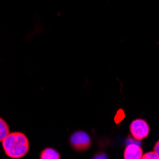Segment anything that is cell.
I'll return each mask as SVG.
<instances>
[{
	"label": "cell",
	"mask_w": 159,
	"mask_h": 159,
	"mask_svg": "<svg viewBox=\"0 0 159 159\" xmlns=\"http://www.w3.org/2000/svg\"><path fill=\"white\" fill-rule=\"evenodd\" d=\"M2 146L7 156L21 158L29 152V140L22 133H10L2 141Z\"/></svg>",
	"instance_id": "6da1fadb"
},
{
	"label": "cell",
	"mask_w": 159,
	"mask_h": 159,
	"mask_svg": "<svg viewBox=\"0 0 159 159\" xmlns=\"http://www.w3.org/2000/svg\"><path fill=\"white\" fill-rule=\"evenodd\" d=\"M143 156V152L138 144L133 142L129 143L124 151L125 159H141Z\"/></svg>",
	"instance_id": "277c9868"
},
{
	"label": "cell",
	"mask_w": 159,
	"mask_h": 159,
	"mask_svg": "<svg viewBox=\"0 0 159 159\" xmlns=\"http://www.w3.org/2000/svg\"><path fill=\"white\" fill-rule=\"evenodd\" d=\"M70 141L73 148L78 152L86 151L91 146V137L88 134L82 131H78L73 134L70 138Z\"/></svg>",
	"instance_id": "3957f363"
},
{
	"label": "cell",
	"mask_w": 159,
	"mask_h": 159,
	"mask_svg": "<svg viewBox=\"0 0 159 159\" xmlns=\"http://www.w3.org/2000/svg\"><path fill=\"white\" fill-rule=\"evenodd\" d=\"M129 132L134 139L143 140L145 139L150 134V127L148 123L144 119H134L129 125Z\"/></svg>",
	"instance_id": "7a4b0ae2"
},
{
	"label": "cell",
	"mask_w": 159,
	"mask_h": 159,
	"mask_svg": "<svg viewBox=\"0 0 159 159\" xmlns=\"http://www.w3.org/2000/svg\"><path fill=\"white\" fill-rule=\"evenodd\" d=\"M142 158L143 159H159V155L154 151H152V152H149L144 153Z\"/></svg>",
	"instance_id": "52a82bcc"
},
{
	"label": "cell",
	"mask_w": 159,
	"mask_h": 159,
	"mask_svg": "<svg viewBox=\"0 0 159 159\" xmlns=\"http://www.w3.org/2000/svg\"><path fill=\"white\" fill-rule=\"evenodd\" d=\"M9 134H10V129L8 124L4 119L0 117V142H2Z\"/></svg>",
	"instance_id": "8992f818"
},
{
	"label": "cell",
	"mask_w": 159,
	"mask_h": 159,
	"mask_svg": "<svg viewBox=\"0 0 159 159\" xmlns=\"http://www.w3.org/2000/svg\"><path fill=\"white\" fill-rule=\"evenodd\" d=\"M153 151L159 155V140L156 142V144H155V145H154V148H153Z\"/></svg>",
	"instance_id": "ba28073f"
},
{
	"label": "cell",
	"mask_w": 159,
	"mask_h": 159,
	"mask_svg": "<svg viewBox=\"0 0 159 159\" xmlns=\"http://www.w3.org/2000/svg\"><path fill=\"white\" fill-rule=\"evenodd\" d=\"M41 159H59L60 154L57 152L54 149L52 148H47L43 150L41 154H40Z\"/></svg>",
	"instance_id": "5b68a950"
}]
</instances>
